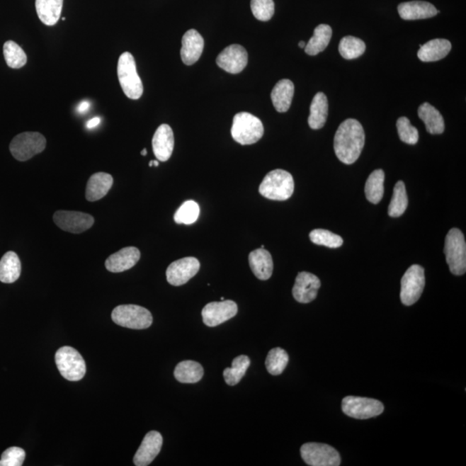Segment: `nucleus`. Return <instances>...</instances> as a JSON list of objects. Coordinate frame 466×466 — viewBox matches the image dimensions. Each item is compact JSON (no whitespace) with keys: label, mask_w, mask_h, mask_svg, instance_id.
Listing matches in <instances>:
<instances>
[{"label":"nucleus","mask_w":466,"mask_h":466,"mask_svg":"<svg viewBox=\"0 0 466 466\" xmlns=\"http://www.w3.org/2000/svg\"><path fill=\"white\" fill-rule=\"evenodd\" d=\"M365 142V134L362 125L349 118L339 126L335 134V154L343 164H353L361 155Z\"/></svg>","instance_id":"1"},{"label":"nucleus","mask_w":466,"mask_h":466,"mask_svg":"<svg viewBox=\"0 0 466 466\" xmlns=\"http://www.w3.org/2000/svg\"><path fill=\"white\" fill-rule=\"evenodd\" d=\"M294 191L293 176L283 169H275L267 174L259 186L260 195L271 200H287Z\"/></svg>","instance_id":"2"},{"label":"nucleus","mask_w":466,"mask_h":466,"mask_svg":"<svg viewBox=\"0 0 466 466\" xmlns=\"http://www.w3.org/2000/svg\"><path fill=\"white\" fill-rule=\"evenodd\" d=\"M118 77L122 90L130 100H138L144 93L143 82L138 76L135 59L130 52L120 55L118 62Z\"/></svg>","instance_id":"3"},{"label":"nucleus","mask_w":466,"mask_h":466,"mask_svg":"<svg viewBox=\"0 0 466 466\" xmlns=\"http://www.w3.org/2000/svg\"><path fill=\"white\" fill-rule=\"evenodd\" d=\"M232 137L237 143L242 145L256 144L263 136L262 121L249 113H239L233 118Z\"/></svg>","instance_id":"4"},{"label":"nucleus","mask_w":466,"mask_h":466,"mask_svg":"<svg viewBox=\"0 0 466 466\" xmlns=\"http://www.w3.org/2000/svg\"><path fill=\"white\" fill-rule=\"evenodd\" d=\"M444 252L450 271L455 275H464L466 271V244L460 229L453 228L448 232Z\"/></svg>","instance_id":"5"},{"label":"nucleus","mask_w":466,"mask_h":466,"mask_svg":"<svg viewBox=\"0 0 466 466\" xmlns=\"http://www.w3.org/2000/svg\"><path fill=\"white\" fill-rule=\"evenodd\" d=\"M112 319L118 326L136 330L149 329L153 322L151 312L137 305L118 306L113 311Z\"/></svg>","instance_id":"6"},{"label":"nucleus","mask_w":466,"mask_h":466,"mask_svg":"<svg viewBox=\"0 0 466 466\" xmlns=\"http://www.w3.org/2000/svg\"><path fill=\"white\" fill-rule=\"evenodd\" d=\"M55 363L62 376L69 381H80L86 374V363L73 347L64 346L55 353Z\"/></svg>","instance_id":"7"},{"label":"nucleus","mask_w":466,"mask_h":466,"mask_svg":"<svg viewBox=\"0 0 466 466\" xmlns=\"http://www.w3.org/2000/svg\"><path fill=\"white\" fill-rule=\"evenodd\" d=\"M46 138L39 132H23L10 144V152L16 160L25 161L45 151Z\"/></svg>","instance_id":"8"},{"label":"nucleus","mask_w":466,"mask_h":466,"mask_svg":"<svg viewBox=\"0 0 466 466\" xmlns=\"http://www.w3.org/2000/svg\"><path fill=\"white\" fill-rule=\"evenodd\" d=\"M424 268L414 264L408 268L401 281V301L405 306H411L420 299L425 287Z\"/></svg>","instance_id":"9"},{"label":"nucleus","mask_w":466,"mask_h":466,"mask_svg":"<svg viewBox=\"0 0 466 466\" xmlns=\"http://www.w3.org/2000/svg\"><path fill=\"white\" fill-rule=\"evenodd\" d=\"M342 410L347 416L366 420L380 416L385 411V406L375 399L346 397L342 401Z\"/></svg>","instance_id":"10"},{"label":"nucleus","mask_w":466,"mask_h":466,"mask_svg":"<svg viewBox=\"0 0 466 466\" xmlns=\"http://www.w3.org/2000/svg\"><path fill=\"white\" fill-rule=\"evenodd\" d=\"M301 454L305 463L311 466L341 465L339 453L329 445L310 442L302 446Z\"/></svg>","instance_id":"11"},{"label":"nucleus","mask_w":466,"mask_h":466,"mask_svg":"<svg viewBox=\"0 0 466 466\" xmlns=\"http://www.w3.org/2000/svg\"><path fill=\"white\" fill-rule=\"evenodd\" d=\"M54 222L62 230L79 234L93 226L94 218L89 213L76 211H57L53 216Z\"/></svg>","instance_id":"12"},{"label":"nucleus","mask_w":466,"mask_h":466,"mask_svg":"<svg viewBox=\"0 0 466 466\" xmlns=\"http://www.w3.org/2000/svg\"><path fill=\"white\" fill-rule=\"evenodd\" d=\"M199 260L188 256L173 262L166 271L167 281L173 286H181L187 283L200 271Z\"/></svg>","instance_id":"13"},{"label":"nucleus","mask_w":466,"mask_h":466,"mask_svg":"<svg viewBox=\"0 0 466 466\" xmlns=\"http://www.w3.org/2000/svg\"><path fill=\"white\" fill-rule=\"evenodd\" d=\"M238 314V305L233 301L213 302L205 306L201 315L208 326L213 327L229 321Z\"/></svg>","instance_id":"14"},{"label":"nucleus","mask_w":466,"mask_h":466,"mask_svg":"<svg viewBox=\"0 0 466 466\" xmlns=\"http://www.w3.org/2000/svg\"><path fill=\"white\" fill-rule=\"evenodd\" d=\"M217 64L227 73L236 74L242 72L248 63L246 49L239 45H232L222 50L216 59Z\"/></svg>","instance_id":"15"},{"label":"nucleus","mask_w":466,"mask_h":466,"mask_svg":"<svg viewBox=\"0 0 466 466\" xmlns=\"http://www.w3.org/2000/svg\"><path fill=\"white\" fill-rule=\"evenodd\" d=\"M321 281L314 274L309 272H300L296 276L293 288V296L295 301L300 303H309L317 297Z\"/></svg>","instance_id":"16"},{"label":"nucleus","mask_w":466,"mask_h":466,"mask_svg":"<svg viewBox=\"0 0 466 466\" xmlns=\"http://www.w3.org/2000/svg\"><path fill=\"white\" fill-rule=\"evenodd\" d=\"M163 446V436L160 433L152 431L146 434L143 442L134 456V465L147 466L152 463Z\"/></svg>","instance_id":"17"},{"label":"nucleus","mask_w":466,"mask_h":466,"mask_svg":"<svg viewBox=\"0 0 466 466\" xmlns=\"http://www.w3.org/2000/svg\"><path fill=\"white\" fill-rule=\"evenodd\" d=\"M175 146L173 130L169 125H161L154 134L153 152L158 161H166L171 157Z\"/></svg>","instance_id":"18"},{"label":"nucleus","mask_w":466,"mask_h":466,"mask_svg":"<svg viewBox=\"0 0 466 466\" xmlns=\"http://www.w3.org/2000/svg\"><path fill=\"white\" fill-rule=\"evenodd\" d=\"M141 256L140 251L136 247H125L110 255L106 261V270L113 273H120L135 266Z\"/></svg>","instance_id":"19"},{"label":"nucleus","mask_w":466,"mask_h":466,"mask_svg":"<svg viewBox=\"0 0 466 466\" xmlns=\"http://www.w3.org/2000/svg\"><path fill=\"white\" fill-rule=\"evenodd\" d=\"M181 57L184 64L193 65L199 60L204 50V39L198 31L189 30L183 38Z\"/></svg>","instance_id":"20"},{"label":"nucleus","mask_w":466,"mask_h":466,"mask_svg":"<svg viewBox=\"0 0 466 466\" xmlns=\"http://www.w3.org/2000/svg\"><path fill=\"white\" fill-rule=\"evenodd\" d=\"M398 13L404 21H418L434 17L439 11L431 3L425 1H410L398 6Z\"/></svg>","instance_id":"21"},{"label":"nucleus","mask_w":466,"mask_h":466,"mask_svg":"<svg viewBox=\"0 0 466 466\" xmlns=\"http://www.w3.org/2000/svg\"><path fill=\"white\" fill-rule=\"evenodd\" d=\"M249 263L254 274L259 280L266 281L273 273L274 263L272 256L263 248L251 251L249 255Z\"/></svg>","instance_id":"22"},{"label":"nucleus","mask_w":466,"mask_h":466,"mask_svg":"<svg viewBox=\"0 0 466 466\" xmlns=\"http://www.w3.org/2000/svg\"><path fill=\"white\" fill-rule=\"evenodd\" d=\"M113 184V176L108 173L98 172L90 177L86 188V199L91 203L103 198Z\"/></svg>","instance_id":"23"},{"label":"nucleus","mask_w":466,"mask_h":466,"mask_svg":"<svg viewBox=\"0 0 466 466\" xmlns=\"http://www.w3.org/2000/svg\"><path fill=\"white\" fill-rule=\"evenodd\" d=\"M295 93L294 83L288 79L276 83L271 92V101L278 113H286L290 108Z\"/></svg>","instance_id":"24"},{"label":"nucleus","mask_w":466,"mask_h":466,"mask_svg":"<svg viewBox=\"0 0 466 466\" xmlns=\"http://www.w3.org/2000/svg\"><path fill=\"white\" fill-rule=\"evenodd\" d=\"M451 50V42L446 39H433L421 45L417 55L421 62H433L445 58Z\"/></svg>","instance_id":"25"},{"label":"nucleus","mask_w":466,"mask_h":466,"mask_svg":"<svg viewBox=\"0 0 466 466\" xmlns=\"http://www.w3.org/2000/svg\"><path fill=\"white\" fill-rule=\"evenodd\" d=\"M63 0H35V10L39 19L45 25H57L61 17Z\"/></svg>","instance_id":"26"},{"label":"nucleus","mask_w":466,"mask_h":466,"mask_svg":"<svg viewBox=\"0 0 466 466\" xmlns=\"http://www.w3.org/2000/svg\"><path fill=\"white\" fill-rule=\"evenodd\" d=\"M329 116V101L325 93H318L312 101L309 125L311 129H322Z\"/></svg>","instance_id":"27"},{"label":"nucleus","mask_w":466,"mask_h":466,"mask_svg":"<svg viewBox=\"0 0 466 466\" xmlns=\"http://www.w3.org/2000/svg\"><path fill=\"white\" fill-rule=\"evenodd\" d=\"M419 118L424 122L426 132L430 134H442L445 130L444 118L439 110L426 102L418 110Z\"/></svg>","instance_id":"28"},{"label":"nucleus","mask_w":466,"mask_h":466,"mask_svg":"<svg viewBox=\"0 0 466 466\" xmlns=\"http://www.w3.org/2000/svg\"><path fill=\"white\" fill-rule=\"evenodd\" d=\"M21 275V262L13 251H8L0 260V282L13 283Z\"/></svg>","instance_id":"29"},{"label":"nucleus","mask_w":466,"mask_h":466,"mask_svg":"<svg viewBox=\"0 0 466 466\" xmlns=\"http://www.w3.org/2000/svg\"><path fill=\"white\" fill-rule=\"evenodd\" d=\"M174 375L176 380L183 384H195L203 377L204 369L199 363L186 360L176 365Z\"/></svg>","instance_id":"30"},{"label":"nucleus","mask_w":466,"mask_h":466,"mask_svg":"<svg viewBox=\"0 0 466 466\" xmlns=\"http://www.w3.org/2000/svg\"><path fill=\"white\" fill-rule=\"evenodd\" d=\"M333 30L327 25H319L315 28L313 37L310 38L305 47V52L309 55H316L326 49L331 41Z\"/></svg>","instance_id":"31"},{"label":"nucleus","mask_w":466,"mask_h":466,"mask_svg":"<svg viewBox=\"0 0 466 466\" xmlns=\"http://www.w3.org/2000/svg\"><path fill=\"white\" fill-rule=\"evenodd\" d=\"M385 172L382 169H377L370 174L365 188L366 199L370 203L378 204L382 200L385 193Z\"/></svg>","instance_id":"32"},{"label":"nucleus","mask_w":466,"mask_h":466,"mask_svg":"<svg viewBox=\"0 0 466 466\" xmlns=\"http://www.w3.org/2000/svg\"><path fill=\"white\" fill-rule=\"evenodd\" d=\"M409 200L407 195L406 187L404 181H399L394 186L392 199H391L388 213L393 218L404 215L408 208Z\"/></svg>","instance_id":"33"},{"label":"nucleus","mask_w":466,"mask_h":466,"mask_svg":"<svg viewBox=\"0 0 466 466\" xmlns=\"http://www.w3.org/2000/svg\"><path fill=\"white\" fill-rule=\"evenodd\" d=\"M250 365V358L246 355H241V356L235 358L233 359L231 368L224 370L225 381L230 386L238 385L241 379L246 375Z\"/></svg>","instance_id":"34"},{"label":"nucleus","mask_w":466,"mask_h":466,"mask_svg":"<svg viewBox=\"0 0 466 466\" xmlns=\"http://www.w3.org/2000/svg\"><path fill=\"white\" fill-rule=\"evenodd\" d=\"M4 57L9 68L18 69L27 63V55L21 46L13 41H7L4 45Z\"/></svg>","instance_id":"35"},{"label":"nucleus","mask_w":466,"mask_h":466,"mask_svg":"<svg viewBox=\"0 0 466 466\" xmlns=\"http://www.w3.org/2000/svg\"><path fill=\"white\" fill-rule=\"evenodd\" d=\"M366 45L361 39L351 37H345L341 39L339 45V51L343 58L346 60H353L365 53Z\"/></svg>","instance_id":"36"},{"label":"nucleus","mask_w":466,"mask_h":466,"mask_svg":"<svg viewBox=\"0 0 466 466\" xmlns=\"http://www.w3.org/2000/svg\"><path fill=\"white\" fill-rule=\"evenodd\" d=\"M288 361H290V358L285 350L280 348V347L271 350L266 362L268 373L273 376L282 374L285 370Z\"/></svg>","instance_id":"37"},{"label":"nucleus","mask_w":466,"mask_h":466,"mask_svg":"<svg viewBox=\"0 0 466 466\" xmlns=\"http://www.w3.org/2000/svg\"><path fill=\"white\" fill-rule=\"evenodd\" d=\"M200 216L199 205L193 200L186 201L176 211L174 220L176 223L181 225H192L198 220Z\"/></svg>","instance_id":"38"},{"label":"nucleus","mask_w":466,"mask_h":466,"mask_svg":"<svg viewBox=\"0 0 466 466\" xmlns=\"http://www.w3.org/2000/svg\"><path fill=\"white\" fill-rule=\"evenodd\" d=\"M309 238L312 242L317 244V246L329 248H339L343 243L341 236L334 234V233L325 230V229H315V230L310 232Z\"/></svg>","instance_id":"39"},{"label":"nucleus","mask_w":466,"mask_h":466,"mask_svg":"<svg viewBox=\"0 0 466 466\" xmlns=\"http://www.w3.org/2000/svg\"><path fill=\"white\" fill-rule=\"evenodd\" d=\"M251 7L254 17L260 21H271L275 13L273 0H251Z\"/></svg>","instance_id":"40"},{"label":"nucleus","mask_w":466,"mask_h":466,"mask_svg":"<svg viewBox=\"0 0 466 466\" xmlns=\"http://www.w3.org/2000/svg\"><path fill=\"white\" fill-rule=\"evenodd\" d=\"M399 137L408 144H416L419 140L418 130L410 123L408 118L402 117L397 122Z\"/></svg>","instance_id":"41"},{"label":"nucleus","mask_w":466,"mask_h":466,"mask_svg":"<svg viewBox=\"0 0 466 466\" xmlns=\"http://www.w3.org/2000/svg\"><path fill=\"white\" fill-rule=\"evenodd\" d=\"M25 460V452L21 448L13 446L3 453L0 466H21Z\"/></svg>","instance_id":"42"},{"label":"nucleus","mask_w":466,"mask_h":466,"mask_svg":"<svg viewBox=\"0 0 466 466\" xmlns=\"http://www.w3.org/2000/svg\"><path fill=\"white\" fill-rule=\"evenodd\" d=\"M101 120L100 117L91 118L88 123H86V128L89 130L96 128L98 125L101 124Z\"/></svg>","instance_id":"43"},{"label":"nucleus","mask_w":466,"mask_h":466,"mask_svg":"<svg viewBox=\"0 0 466 466\" xmlns=\"http://www.w3.org/2000/svg\"><path fill=\"white\" fill-rule=\"evenodd\" d=\"M90 108V102L88 101H82L80 105L78 106V112L80 113H84L86 110H89Z\"/></svg>","instance_id":"44"},{"label":"nucleus","mask_w":466,"mask_h":466,"mask_svg":"<svg viewBox=\"0 0 466 466\" xmlns=\"http://www.w3.org/2000/svg\"><path fill=\"white\" fill-rule=\"evenodd\" d=\"M307 43L305 42L301 41L299 42V47L302 49H305Z\"/></svg>","instance_id":"45"},{"label":"nucleus","mask_w":466,"mask_h":466,"mask_svg":"<svg viewBox=\"0 0 466 466\" xmlns=\"http://www.w3.org/2000/svg\"><path fill=\"white\" fill-rule=\"evenodd\" d=\"M141 155H142V156H146V155H147V149H144L143 151L141 152Z\"/></svg>","instance_id":"46"},{"label":"nucleus","mask_w":466,"mask_h":466,"mask_svg":"<svg viewBox=\"0 0 466 466\" xmlns=\"http://www.w3.org/2000/svg\"><path fill=\"white\" fill-rule=\"evenodd\" d=\"M153 166H155V167H158V166H159V163H158V161H153Z\"/></svg>","instance_id":"47"},{"label":"nucleus","mask_w":466,"mask_h":466,"mask_svg":"<svg viewBox=\"0 0 466 466\" xmlns=\"http://www.w3.org/2000/svg\"><path fill=\"white\" fill-rule=\"evenodd\" d=\"M149 167H152V166H153V161H149Z\"/></svg>","instance_id":"48"},{"label":"nucleus","mask_w":466,"mask_h":466,"mask_svg":"<svg viewBox=\"0 0 466 466\" xmlns=\"http://www.w3.org/2000/svg\"><path fill=\"white\" fill-rule=\"evenodd\" d=\"M65 19H66L65 18H62V21H65Z\"/></svg>","instance_id":"49"}]
</instances>
